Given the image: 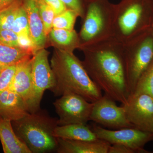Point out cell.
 I'll return each mask as SVG.
<instances>
[{"mask_svg":"<svg viewBox=\"0 0 153 153\" xmlns=\"http://www.w3.org/2000/svg\"><path fill=\"white\" fill-rule=\"evenodd\" d=\"M58 117V126L79 124L86 125L90 121L93 102L81 96L67 94L61 96L53 103Z\"/></svg>","mask_w":153,"mask_h":153,"instance_id":"obj_8","label":"cell"},{"mask_svg":"<svg viewBox=\"0 0 153 153\" xmlns=\"http://www.w3.org/2000/svg\"><path fill=\"white\" fill-rule=\"evenodd\" d=\"M67 8L76 12L79 16L83 19L85 12V3L82 0H61Z\"/></svg>","mask_w":153,"mask_h":153,"instance_id":"obj_28","label":"cell"},{"mask_svg":"<svg viewBox=\"0 0 153 153\" xmlns=\"http://www.w3.org/2000/svg\"><path fill=\"white\" fill-rule=\"evenodd\" d=\"M49 35L50 39L61 49L73 52L74 49L80 47L79 35L74 30L52 28Z\"/></svg>","mask_w":153,"mask_h":153,"instance_id":"obj_18","label":"cell"},{"mask_svg":"<svg viewBox=\"0 0 153 153\" xmlns=\"http://www.w3.org/2000/svg\"><path fill=\"white\" fill-rule=\"evenodd\" d=\"M108 153H135V152L123 145L113 144L110 146Z\"/></svg>","mask_w":153,"mask_h":153,"instance_id":"obj_30","label":"cell"},{"mask_svg":"<svg viewBox=\"0 0 153 153\" xmlns=\"http://www.w3.org/2000/svg\"><path fill=\"white\" fill-rule=\"evenodd\" d=\"M91 128L98 139L110 145H123L130 148L135 153H150L144 149L145 145L153 140V134L134 128L108 129L94 125Z\"/></svg>","mask_w":153,"mask_h":153,"instance_id":"obj_9","label":"cell"},{"mask_svg":"<svg viewBox=\"0 0 153 153\" xmlns=\"http://www.w3.org/2000/svg\"><path fill=\"white\" fill-rule=\"evenodd\" d=\"M22 1L27 15L30 36L37 51L44 48L47 36L39 14L36 0H22Z\"/></svg>","mask_w":153,"mask_h":153,"instance_id":"obj_14","label":"cell"},{"mask_svg":"<svg viewBox=\"0 0 153 153\" xmlns=\"http://www.w3.org/2000/svg\"><path fill=\"white\" fill-rule=\"evenodd\" d=\"M90 120L114 130L133 127L127 119L123 105L118 106L115 101L105 95L93 102Z\"/></svg>","mask_w":153,"mask_h":153,"instance_id":"obj_11","label":"cell"},{"mask_svg":"<svg viewBox=\"0 0 153 153\" xmlns=\"http://www.w3.org/2000/svg\"><path fill=\"white\" fill-rule=\"evenodd\" d=\"M29 113L25 102L16 92L8 88L0 94V117L12 122Z\"/></svg>","mask_w":153,"mask_h":153,"instance_id":"obj_13","label":"cell"},{"mask_svg":"<svg viewBox=\"0 0 153 153\" xmlns=\"http://www.w3.org/2000/svg\"><path fill=\"white\" fill-rule=\"evenodd\" d=\"M2 69V67L1 66H0V74H1V71Z\"/></svg>","mask_w":153,"mask_h":153,"instance_id":"obj_32","label":"cell"},{"mask_svg":"<svg viewBox=\"0 0 153 153\" xmlns=\"http://www.w3.org/2000/svg\"><path fill=\"white\" fill-rule=\"evenodd\" d=\"M19 35L12 30H0V42L7 46L19 47Z\"/></svg>","mask_w":153,"mask_h":153,"instance_id":"obj_26","label":"cell"},{"mask_svg":"<svg viewBox=\"0 0 153 153\" xmlns=\"http://www.w3.org/2000/svg\"><path fill=\"white\" fill-rule=\"evenodd\" d=\"M50 66L55 82L52 91L56 96L75 94L91 102H95L102 96L101 91L88 74L82 62L73 52L60 48L55 49Z\"/></svg>","mask_w":153,"mask_h":153,"instance_id":"obj_2","label":"cell"},{"mask_svg":"<svg viewBox=\"0 0 153 153\" xmlns=\"http://www.w3.org/2000/svg\"><path fill=\"white\" fill-rule=\"evenodd\" d=\"M114 6L108 0H86L79 48L112 37Z\"/></svg>","mask_w":153,"mask_h":153,"instance_id":"obj_5","label":"cell"},{"mask_svg":"<svg viewBox=\"0 0 153 153\" xmlns=\"http://www.w3.org/2000/svg\"><path fill=\"white\" fill-rule=\"evenodd\" d=\"M78 16H79L76 12L71 9H67L62 13L55 16L52 23V28L67 30H74V25Z\"/></svg>","mask_w":153,"mask_h":153,"instance_id":"obj_21","label":"cell"},{"mask_svg":"<svg viewBox=\"0 0 153 153\" xmlns=\"http://www.w3.org/2000/svg\"><path fill=\"white\" fill-rule=\"evenodd\" d=\"M40 17L47 35H49L52 28V23L55 16L54 11L44 0H36Z\"/></svg>","mask_w":153,"mask_h":153,"instance_id":"obj_24","label":"cell"},{"mask_svg":"<svg viewBox=\"0 0 153 153\" xmlns=\"http://www.w3.org/2000/svg\"><path fill=\"white\" fill-rule=\"evenodd\" d=\"M88 74L104 95L124 105L129 96L124 59V44L113 37L81 47Z\"/></svg>","mask_w":153,"mask_h":153,"instance_id":"obj_1","label":"cell"},{"mask_svg":"<svg viewBox=\"0 0 153 153\" xmlns=\"http://www.w3.org/2000/svg\"><path fill=\"white\" fill-rule=\"evenodd\" d=\"M33 55L20 47H10L0 42V66L2 68L17 65Z\"/></svg>","mask_w":153,"mask_h":153,"instance_id":"obj_19","label":"cell"},{"mask_svg":"<svg viewBox=\"0 0 153 153\" xmlns=\"http://www.w3.org/2000/svg\"><path fill=\"white\" fill-rule=\"evenodd\" d=\"M133 93L144 94L153 98V62L140 77Z\"/></svg>","mask_w":153,"mask_h":153,"instance_id":"obj_20","label":"cell"},{"mask_svg":"<svg viewBox=\"0 0 153 153\" xmlns=\"http://www.w3.org/2000/svg\"><path fill=\"white\" fill-rule=\"evenodd\" d=\"M12 30L18 35L21 34L30 35L27 15L23 5V1L18 9Z\"/></svg>","mask_w":153,"mask_h":153,"instance_id":"obj_23","label":"cell"},{"mask_svg":"<svg viewBox=\"0 0 153 153\" xmlns=\"http://www.w3.org/2000/svg\"><path fill=\"white\" fill-rule=\"evenodd\" d=\"M32 57H28L17 64L16 72L9 88L23 99L29 111L33 95Z\"/></svg>","mask_w":153,"mask_h":153,"instance_id":"obj_12","label":"cell"},{"mask_svg":"<svg viewBox=\"0 0 153 153\" xmlns=\"http://www.w3.org/2000/svg\"><path fill=\"white\" fill-rule=\"evenodd\" d=\"M14 131L32 153H45L57 151V140L54 136L58 119L51 117L47 112L39 110L24 117L12 122Z\"/></svg>","mask_w":153,"mask_h":153,"instance_id":"obj_4","label":"cell"},{"mask_svg":"<svg viewBox=\"0 0 153 153\" xmlns=\"http://www.w3.org/2000/svg\"><path fill=\"white\" fill-rule=\"evenodd\" d=\"M124 59L130 95L140 77L153 63V28L124 44Z\"/></svg>","mask_w":153,"mask_h":153,"instance_id":"obj_6","label":"cell"},{"mask_svg":"<svg viewBox=\"0 0 153 153\" xmlns=\"http://www.w3.org/2000/svg\"><path fill=\"white\" fill-rule=\"evenodd\" d=\"M126 116L134 128L153 134V98L147 94L133 93L123 105Z\"/></svg>","mask_w":153,"mask_h":153,"instance_id":"obj_10","label":"cell"},{"mask_svg":"<svg viewBox=\"0 0 153 153\" xmlns=\"http://www.w3.org/2000/svg\"><path fill=\"white\" fill-rule=\"evenodd\" d=\"M49 52L44 48L38 50L32 61L33 95L29 109L30 113L41 109L40 105L44 92L52 91L55 85L54 73L49 64Z\"/></svg>","mask_w":153,"mask_h":153,"instance_id":"obj_7","label":"cell"},{"mask_svg":"<svg viewBox=\"0 0 153 153\" xmlns=\"http://www.w3.org/2000/svg\"><path fill=\"white\" fill-rule=\"evenodd\" d=\"M153 28V0H121L114 4L112 37L123 44Z\"/></svg>","mask_w":153,"mask_h":153,"instance_id":"obj_3","label":"cell"},{"mask_svg":"<svg viewBox=\"0 0 153 153\" xmlns=\"http://www.w3.org/2000/svg\"><path fill=\"white\" fill-rule=\"evenodd\" d=\"M0 140L4 153H32L15 133L12 121L1 117Z\"/></svg>","mask_w":153,"mask_h":153,"instance_id":"obj_16","label":"cell"},{"mask_svg":"<svg viewBox=\"0 0 153 153\" xmlns=\"http://www.w3.org/2000/svg\"><path fill=\"white\" fill-rule=\"evenodd\" d=\"M18 43L19 47L27 51L33 55L37 52L36 47L30 35L21 34L19 35Z\"/></svg>","mask_w":153,"mask_h":153,"instance_id":"obj_27","label":"cell"},{"mask_svg":"<svg viewBox=\"0 0 153 153\" xmlns=\"http://www.w3.org/2000/svg\"><path fill=\"white\" fill-rule=\"evenodd\" d=\"M57 138L58 153H108L111 145L99 139L82 141Z\"/></svg>","mask_w":153,"mask_h":153,"instance_id":"obj_15","label":"cell"},{"mask_svg":"<svg viewBox=\"0 0 153 153\" xmlns=\"http://www.w3.org/2000/svg\"><path fill=\"white\" fill-rule=\"evenodd\" d=\"M54 134L56 138L64 139L82 141L98 140L91 128L86 125L79 124L57 126Z\"/></svg>","mask_w":153,"mask_h":153,"instance_id":"obj_17","label":"cell"},{"mask_svg":"<svg viewBox=\"0 0 153 153\" xmlns=\"http://www.w3.org/2000/svg\"><path fill=\"white\" fill-rule=\"evenodd\" d=\"M54 11L55 16L62 13L67 10L66 5L61 0H44Z\"/></svg>","mask_w":153,"mask_h":153,"instance_id":"obj_29","label":"cell"},{"mask_svg":"<svg viewBox=\"0 0 153 153\" xmlns=\"http://www.w3.org/2000/svg\"><path fill=\"white\" fill-rule=\"evenodd\" d=\"M18 0H0V11L10 6Z\"/></svg>","mask_w":153,"mask_h":153,"instance_id":"obj_31","label":"cell"},{"mask_svg":"<svg viewBox=\"0 0 153 153\" xmlns=\"http://www.w3.org/2000/svg\"><path fill=\"white\" fill-rule=\"evenodd\" d=\"M22 0H18L0 11V30H12L13 24Z\"/></svg>","mask_w":153,"mask_h":153,"instance_id":"obj_22","label":"cell"},{"mask_svg":"<svg viewBox=\"0 0 153 153\" xmlns=\"http://www.w3.org/2000/svg\"><path fill=\"white\" fill-rule=\"evenodd\" d=\"M16 65L3 67L0 74V94L8 89L16 71Z\"/></svg>","mask_w":153,"mask_h":153,"instance_id":"obj_25","label":"cell"}]
</instances>
